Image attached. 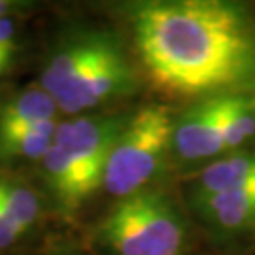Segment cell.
Returning a JSON list of instances; mask_svg holds the SVG:
<instances>
[{
  "label": "cell",
  "mask_w": 255,
  "mask_h": 255,
  "mask_svg": "<svg viewBox=\"0 0 255 255\" xmlns=\"http://www.w3.org/2000/svg\"><path fill=\"white\" fill-rule=\"evenodd\" d=\"M132 30L147 76L170 95L219 93L255 68L250 23L227 2H149L134 11Z\"/></svg>",
  "instance_id": "cell-1"
},
{
  "label": "cell",
  "mask_w": 255,
  "mask_h": 255,
  "mask_svg": "<svg viewBox=\"0 0 255 255\" xmlns=\"http://www.w3.org/2000/svg\"><path fill=\"white\" fill-rule=\"evenodd\" d=\"M97 238L114 255H182L185 225L166 195L144 189L119 201Z\"/></svg>",
  "instance_id": "cell-2"
},
{
  "label": "cell",
  "mask_w": 255,
  "mask_h": 255,
  "mask_svg": "<svg viewBox=\"0 0 255 255\" xmlns=\"http://www.w3.org/2000/svg\"><path fill=\"white\" fill-rule=\"evenodd\" d=\"M174 121L170 110L151 104L127 121L104 168L102 187L108 195L127 199L144 191L172 149Z\"/></svg>",
  "instance_id": "cell-3"
},
{
  "label": "cell",
  "mask_w": 255,
  "mask_h": 255,
  "mask_svg": "<svg viewBox=\"0 0 255 255\" xmlns=\"http://www.w3.org/2000/svg\"><path fill=\"white\" fill-rule=\"evenodd\" d=\"M132 87V70L119 46L110 40L95 61L68 87L55 97L57 108L64 114H82L127 93Z\"/></svg>",
  "instance_id": "cell-4"
},
{
  "label": "cell",
  "mask_w": 255,
  "mask_h": 255,
  "mask_svg": "<svg viewBox=\"0 0 255 255\" xmlns=\"http://www.w3.org/2000/svg\"><path fill=\"white\" fill-rule=\"evenodd\" d=\"M127 121L118 116L76 118L55 130V144L72 155L93 191L102 185L108 157Z\"/></svg>",
  "instance_id": "cell-5"
},
{
  "label": "cell",
  "mask_w": 255,
  "mask_h": 255,
  "mask_svg": "<svg viewBox=\"0 0 255 255\" xmlns=\"http://www.w3.org/2000/svg\"><path fill=\"white\" fill-rule=\"evenodd\" d=\"M172 151L187 163L227 151L221 130V95L195 104L174 123Z\"/></svg>",
  "instance_id": "cell-6"
},
{
  "label": "cell",
  "mask_w": 255,
  "mask_h": 255,
  "mask_svg": "<svg viewBox=\"0 0 255 255\" xmlns=\"http://www.w3.org/2000/svg\"><path fill=\"white\" fill-rule=\"evenodd\" d=\"M108 42L106 36H87L59 49L40 76V87L55 99L104 51Z\"/></svg>",
  "instance_id": "cell-7"
},
{
  "label": "cell",
  "mask_w": 255,
  "mask_h": 255,
  "mask_svg": "<svg viewBox=\"0 0 255 255\" xmlns=\"http://www.w3.org/2000/svg\"><path fill=\"white\" fill-rule=\"evenodd\" d=\"M195 206L221 233H246L255 229V185L195 199Z\"/></svg>",
  "instance_id": "cell-8"
},
{
  "label": "cell",
  "mask_w": 255,
  "mask_h": 255,
  "mask_svg": "<svg viewBox=\"0 0 255 255\" xmlns=\"http://www.w3.org/2000/svg\"><path fill=\"white\" fill-rule=\"evenodd\" d=\"M42 163H44L47 185L53 193L57 204L64 212L72 214L78 208H82L83 202L95 193L87 180L83 178L72 155L59 144H55V140L51 149L42 159Z\"/></svg>",
  "instance_id": "cell-9"
},
{
  "label": "cell",
  "mask_w": 255,
  "mask_h": 255,
  "mask_svg": "<svg viewBox=\"0 0 255 255\" xmlns=\"http://www.w3.org/2000/svg\"><path fill=\"white\" fill-rule=\"evenodd\" d=\"M250 185H255V149H240L202 168L195 183V199Z\"/></svg>",
  "instance_id": "cell-10"
},
{
  "label": "cell",
  "mask_w": 255,
  "mask_h": 255,
  "mask_svg": "<svg viewBox=\"0 0 255 255\" xmlns=\"http://www.w3.org/2000/svg\"><path fill=\"white\" fill-rule=\"evenodd\" d=\"M57 121H44L34 125L0 128V161L9 159H44L51 149L57 130Z\"/></svg>",
  "instance_id": "cell-11"
},
{
  "label": "cell",
  "mask_w": 255,
  "mask_h": 255,
  "mask_svg": "<svg viewBox=\"0 0 255 255\" xmlns=\"http://www.w3.org/2000/svg\"><path fill=\"white\" fill-rule=\"evenodd\" d=\"M221 130L227 151H240L255 138V104L250 95H221Z\"/></svg>",
  "instance_id": "cell-12"
},
{
  "label": "cell",
  "mask_w": 255,
  "mask_h": 255,
  "mask_svg": "<svg viewBox=\"0 0 255 255\" xmlns=\"http://www.w3.org/2000/svg\"><path fill=\"white\" fill-rule=\"evenodd\" d=\"M57 104L53 97L46 93L40 85L27 87L15 97H11L0 108V128L19 127V125H34L55 119Z\"/></svg>",
  "instance_id": "cell-13"
},
{
  "label": "cell",
  "mask_w": 255,
  "mask_h": 255,
  "mask_svg": "<svg viewBox=\"0 0 255 255\" xmlns=\"http://www.w3.org/2000/svg\"><path fill=\"white\" fill-rule=\"evenodd\" d=\"M0 206L23 233H27L40 216L36 193L25 183L9 178H0Z\"/></svg>",
  "instance_id": "cell-14"
},
{
  "label": "cell",
  "mask_w": 255,
  "mask_h": 255,
  "mask_svg": "<svg viewBox=\"0 0 255 255\" xmlns=\"http://www.w3.org/2000/svg\"><path fill=\"white\" fill-rule=\"evenodd\" d=\"M17 55V27L11 17H0V59L6 64V68L11 66L13 59Z\"/></svg>",
  "instance_id": "cell-15"
},
{
  "label": "cell",
  "mask_w": 255,
  "mask_h": 255,
  "mask_svg": "<svg viewBox=\"0 0 255 255\" xmlns=\"http://www.w3.org/2000/svg\"><path fill=\"white\" fill-rule=\"evenodd\" d=\"M11 4L9 2H4L0 0V17H9V11H11Z\"/></svg>",
  "instance_id": "cell-16"
},
{
  "label": "cell",
  "mask_w": 255,
  "mask_h": 255,
  "mask_svg": "<svg viewBox=\"0 0 255 255\" xmlns=\"http://www.w3.org/2000/svg\"><path fill=\"white\" fill-rule=\"evenodd\" d=\"M0 70H2V74H4L6 70H8V68H6V64L2 63V59H0Z\"/></svg>",
  "instance_id": "cell-17"
},
{
  "label": "cell",
  "mask_w": 255,
  "mask_h": 255,
  "mask_svg": "<svg viewBox=\"0 0 255 255\" xmlns=\"http://www.w3.org/2000/svg\"><path fill=\"white\" fill-rule=\"evenodd\" d=\"M250 97H252V101H254V104H255V80H254V91L250 93Z\"/></svg>",
  "instance_id": "cell-18"
},
{
  "label": "cell",
  "mask_w": 255,
  "mask_h": 255,
  "mask_svg": "<svg viewBox=\"0 0 255 255\" xmlns=\"http://www.w3.org/2000/svg\"><path fill=\"white\" fill-rule=\"evenodd\" d=\"M0 76H2V70H0Z\"/></svg>",
  "instance_id": "cell-19"
}]
</instances>
